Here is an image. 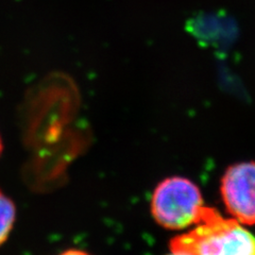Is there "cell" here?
<instances>
[{"label":"cell","instance_id":"cell-1","mask_svg":"<svg viewBox=\"0 0 255 255\" xmlns=\"http://www.w3.org/2000/svg\"><path fill=\"white\" fill-rule=\"evenodd\" d=\"M170 251L183 255H255V236L233 218L207 206L201 221L170 242Z\"/></svg>","mask_w":255,"mask_h":255},{"label":"cell","instance_id":"cell-2","mask_svg":"<svg viewBox=\"0 0 255 255\" xmlns=\"http://www.w3.org/2000/svg\"><path fill=\"white\" fill-rule=\"evenodd\" d=\"M204 205L200 189L194 182L182 177L159 182L151 198V214L164 229L184 230L203 218Z\"/></svg>","mask_w":255,"mask_h":255},{"label":"cell","instance_id":"cell-3","mask_svg":"<svg viewBox=\"0 0 255 255\" xmlns=\"http://www.w3.org/2000/svg\"><path fill=\"white\" fill-rule=\"evenodd\" d=\"M220 193L227 211L244 226L255 225V162L232 165L221 179Z\"/></svg>","mask_w":255,"mask_h":255},{"label":"cell","instance_id":"cell-4","mask_svg":"<svg viewBox=\"0 0 255 255\" xmlns=\"http://www.w3.org/2000/svg\"><path fill=\"white\" fill-rule=\"evenodd\" d=\"M16 220L17 207L13 199L0 188V247L9 241Z\"/></svg>","mask_w":255,"mask_h":255},{"label":"cell","instance_id":"cell-5","mask_svg":"<svg viewBox=\"0 0 255 255\" xmlns=\"http://www.w3.org/2000/svg\"><path fill=\"white\" fill-rule=\"evenodd\" d=\"M57 255H93L92 253L87 252L82 249H78V248H69L66 250H63Z\"/></svg>","mask_w":255,"mask_h":255},{"label":"cell","instance_id":"cell-6","mask_svg":"<svg viewBox=\"0 0 255 255\" xmlns=\"http://www.w3.org/2000/svg\"><path fill=\"white\" fill-rule=\"evenodd\" d=\"M2 152H3V141H2L1 135H0V157H1Z\"/></svg>","mask_w":255,"mask_h":255},{"label":"cell","instance_id":"cell-7","mask_svg":"<svg viewBox=\"0 0 255 255\" xmlns=\"http://www.w3.org/2000/svg\"><path fill=\"white\" fill-rule=\"evenodd\" d=\"M168 255H183V254H180V253H175V252H171L170 254H168Z\"/></svg>","mask_w":255,"mask_h":255}]
</instances>
